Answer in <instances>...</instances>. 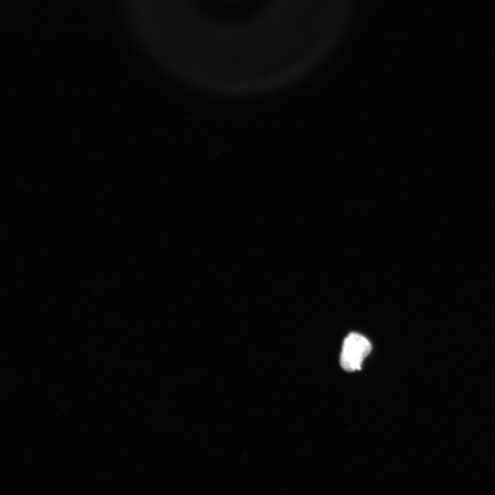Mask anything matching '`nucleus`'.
Wrapping results in <instances>:
<instances>
[{
	"mask_svg": "<svg viewBox=\"0 0 495 495\" xmlns=\"http://www.w3.org/2000/svg\"><path fill=\"white\" fill-rule=\"evenodd\" d=\"M369 340L358 333H351L344 340L340 363L347 372L359 371L365 358L371 351Z\"/></svg>",
	"mask_w": 495,
	"mask_h": 495,
	"instance_id": "f257e3e1",
	"label": "nucleus"
}]
</instances>
